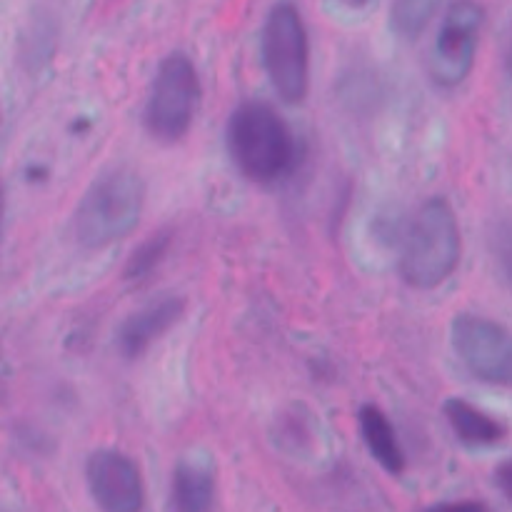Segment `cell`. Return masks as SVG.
I'll return each mask as SVG.
<instances>
[{
	"mask_svg": "<svg viewBox=\"0 0 512 512\" xmlns=\"http://www.w3.org/2000/svg\"><path fill=\"white\" fill-rule=\"evenodd\" d=\"M225 145L235 168L260 185L280 183L298 165L293 130L263 100H245L230 113Z\"/></svg>",
	"mask_w": 512,
	"mask_h": 512,
	"instance_id": "6da1fadb",
	"label": "cell"
},
{
	"mask_svg": "<svg viewBox=\"0 0 512 512\" xmlns=\"http://www.w3.org/2000/svg\"><path fill=\"white\" fill-rule=\"evenodd\" d=\"M463 238L455 210L445 198L420 205L400 235L398 273L410 288L433 290L458 270Z\"/></svg>",
	"mask_w": 512,
	"mask_h": 512,
	"instance_id": "7a4b0ae2",
	"label": "cell"
},
{
	"mask_svg": "<svg viewBox=\"0 0 512 512\" xmlns=\"http://www.w3.org/2000/svg\"><path fill=\"white\" fill-rule=\"evenodd\" d=\"M145 183L128 168L103 173L80 198L73 215V235L83 248L98 250L128 238L140 223Z\"/></svg>",
	"mask_w": 512,
	"mask_h": 512,
	"instance_id": "3957f363",
	"label": "cell"
},
{
	"mask_svg": "<svg viewBox=\"0 0 512 512\" xmlns=\"http://www.w3.org/2000/svg\"><path fill=\"white\" fill-rule=\"evenodd\" d=\"M260 58L275 93L290 105L303 103L310 83V45L300 10L293 3L273 5L260 35Z\"/></svg>",
	"mask_w": 512,
	"mask_h": 512,
	"instance_id": "277c9868",
	"label": "cell"
},
{
	"mask_svg": "<svg viewBox=\"0 0 512 512\" xmlns=\"http://www.w3.org/2000/svg\"><path fill=\"white\" fill-rule=\"evenodd\" d=\"M200 103V80L193 60L185 53H170L160 63L145 103V128L160 143L185 138Z\"/></svg>",
	"mask_w": 512,
	"mask_h": 512,
	"instance_id": "5b68a950",
	"label": "cell"
},
{
	"mask_svg": "<svg viewBox=\"0 0 512 512\" xmlns=\"http://www.w3.org/2000/svg\"><path fill=\"white\" fill-rule=\"evenodd\" d=\"M450 340L470 375L512 388V333L505 325L483 315L460 313L450 325Z\"/></svg>",
	"mask_w": 512,
	"mask_h": 512,
	"instance_id": "8992f818",
	"label": "cell"
},
{
	"mask_svg": "<svg viewBox=\"0 0 512 512\" xmlns=\"http://www.w3.org/2000/svg\"><path fill=\"white\" fill-rule=\"evenodd\" d=\"M483 28V8L473 0H458L445 13L430 55V75L438 85L455 88L468 78L475 63L478 35Z\"/></svg>",
	"mask_w": 512,
	"mask_h": 512,
	"instance_id": "52a82bcc",
	"label": "cell"
},
{
	"mask_svg": "<svg viewBox=\"0 0 512 512\" xmlns=\"http://www.w3.org/2000/svg\"><path fill=\"white\" fill-rule=\"evenodd\" d=\"M85 480L100 512H143V475L120 450H95L85 463Z\"/></svg>",
	"mask_w": 512,
	"mask_h": 512,
	"instance_id": "ba28073f",
	"label": "cell"
},
{
	"mask_svg": "<svg viewBox=\"0 0 512 512\" xmlns=\"http://www.w3.org/2000/svg\"><path fill=\"white\" fill-rule=\"evenodd\" d=\"M185 313V298L180 295H165V298L150 300L118 328V350L125 360L143 358L145 350L168 333Z\"/></svg>",
	"mask_w": 512,
	"mask_h": 512,
	"instance_id": "9c48e42d",
	"label": "cell"
},
{
	"mask_svg": "<svg viewBox=\"0 0 512 512\" xmlns=\"http://www.w3.org/2000/svg\"><path fill=\"white\" fill-rule=\"evenodd\" d=\"M215 470L210 460L188 455L178 460L170 488V512H213Z\"/></svg>",
	"mask_w": 512,
	"mask_h": 512,
	"instance_id": "30bf717a",
	"label": "cell"
},
{
	"mask_svg": "<svg viewBox=\"0 0 512 512\" xmlns=\"http://www.w3.org/2000/svg\"><path fill=\"white\" fill-rule=\"evenodd\" d=\"M443 413L460 443L470 445V448H490V445L503 443L508 435L503 423L460 398L445 400Z\"/></svg>",
	"mask_w": 512,
	"mask_h": 512,
	"instance_id": "8fae6325",
	"label": "cell"
},
{
	"mask_svg": "<svg viewBox=\"0 0 512 512\" xmlns=\"http://www.w3.org/2000/svg\"><path fill=\"white\" fill-rule=\"evenodd\" d=\"M358 425L370 455L375 458V463H378L383 470H388L390 475L403 473L405 455L398 443V435H395L393 423L388 420V415H385L380 408H375V405H365V408H360L358 413Z\"/></svg>",
	"mask_w": 512,
	"mask_h": 512,
	"instance_id": "7c38bea8",
	"label": "cell"
},
{
	"mask_svg": "<svg viewBox=\"0 0 512 512\" xmlns=\"http://www.w3.org/2000/svg\"><path fill=\"white\" fill-rule=\"evenodd\" d=\"M445 0H395L390 10V25L398 35L413 40L433 23Z\"/></svg>",
	"mask_w": 512,
	"mask_h": 512,
	"instance_id": "4fadbf2b",
	"label": "cell"
},
{
	"mask_svg": "<svg viewBox=\"0 0 512 512\" xmlns=\"http://www.w3.org/2000/svg\"><path fill=\"white\" fill-rule=\"evenodd\" d=\"M170 243H173V233L170 230H160L153 238L145 240L138 250L133 253V258L125 265V280H140L148 278L155 268L160 265V260L168 253Z\"/></svg>",
	"mask_w": 512,
	"mask_h": 512,
	"instance_id": "5bb4252c",
	"label": "cell"
},
{
	"mask_svg": "<svg viewBox=\"0 0 512 512\" xmlns=\"http://www.w3.org/2000/svg\"><path fill=\"white\" fill-rule=\"evenodd\" d=\"M490 250L498 260L500 270L512 283V220H500L490 233Z\"/></svg>",
	"mask_w": 512,
	"mask_h": 512,
	"instance_id": "9a60e30c",
	"label": "cell"
},
{
	"mask_svg": "<svg viewBox=\"0 0 512 512\" xmlns=\"http://www.w3.org/2000/svg\"><path fill=\"white\" fill-rule=\"evenodd\" d=\"M423 512H490V508L480 500H455V503H438Z\"/></svg>",
	"mask_w": 512,
	"mask_h": 512,
	"instance_id": "2e32d148",
	"label": "cell"
},
{
	"mask_svg": "<svg viewBox=\"0 0 512 512\" xmlns=\"http://www.w3.org/2000/svg\"><path fill=\"white\" fill-rule=\"evenodd\" d=\"M495 485L505 495V500L512 503V460H505V463L498 465V470H495Z\"/></svg>",
	"mask_w": 512,
	"mask_h": 512,
	"instance_id": "e0dca14e",
	"label": "cell"
},
{
	"mask_svg": "<svg viewBox=\"0 0 512 512\" xmlns=\"http://www.w3.org/2000/svg\"><path fill=\"white\" fill-rule=\"evenodd\" d=\"M338 3L350 5V8H363V5H368L370 0H338Z\"/></svg>",
	"mask_w": 512,
	"mask_h": 512,
	"instance_id": "ac0fdd59",
	"label": "cell"
},
{
	"mask_svg": "<svg viewBox=\"0 0 512 512\" xmlns=\"http://www.w3.org/2000/svg\"><path fill=\"white\" fill-rule=\"evenodd\" d=\"M505 65H508V70H510V75H512V43H510V48H508V55H505Z\"/></svg>",
	"mask_w": 512,
	"mask_h": 512,
	"instance_id": "d6986e66",
	"label": "cell"
}]
</instances>
